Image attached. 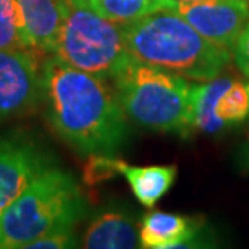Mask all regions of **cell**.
<instances>
[{
  "instance_id": "1",
  "label": "cell",
  "mask_w": 249,
  "mask_h": 249,
  "mask_svg": "<svg viewBox=\"0 0 249 249\" xmlns=\"http://www.w3.org/2000/svg\"><path fill=\"white\" fill-rule=\"evenodd\" d=\"M41 104L53 133L79 156H113L129 139L128 117L112 83L53 53L42 62Z\"/></svg>"
},
{
  "instance_id": "2",
  "label": "cell",
  "mask_w": 249,
  "mask_h": 249,
  "mask_svg": "<svg viewBox=\"0 0 249 249\" xmlns=\"http://www.w3.org/2000/svg\"><path fill=\"white\" fill-rule=\"evenodd\" d=\"M124 46L134 60L193 81L217 78L231 51L207 41L170 8L122 24Z\"/></svg>"
},
{
  "instance_id": "3",
  "label": "cell",
  "mask_w": 249,
  "mask_h": 249,
  "mask_svg": "<svg viewBox=\"0 0 249 249\" xmlns=\"http://www.w3.org/2000/svg\"><path fill=\"white\" fill-rule=\"evenodd\" d=\"M84 211L76 178L63 168L47 167L0 213V249H24L47 231L74 227Z\"/></svg>"
},
{
  "instance_id": "4",
  "label": "cell",
  "mask_w": 249,
  "mask_h": 249,
  "mask_svg": "<svg viewBox=\"0 0 249 249\" xmlns=\"http://www.w3.org/2000/svg\"><path fill=\"white\" fill-rule=\"evenodd\" d=\"M128 120L186 138L193 129L189 79L129 57L110 79Z\"/></svg>"
},
{
  "instance_id": "5",
  "label": "cell",
  "mask_w": 249,
  "mask_h": 249,
  "mask_svg": "<svg viewBox=\"0 0 249 249\" xmlns=\"http://www.w3.org/2000/svg\"><path fill=\"white\" fill-rule=\"evenodd\" d=\"M53 55L108 81L129 58L122 24L104 18L81 0H68Z\"/></svg>"
},
{
  "instance_id": "6",
  "label": "cell",
  "mask_w": 249,
  "mask_h": 249,
  "mask_svg": "<svg viewBox=\"0 0 249 249\" xmlns=\"http://www.w3.org/2000/svg\"><path fill=\"white\" fill-rule=\"evenodd\" d=\"M44 53L33 49L0 51V122L26 117L42 101Z\"/></svg>"
},
{
  "instance_id": "7",
  "label": "cell",
  "mask_w": 249,
  "mask_h": 249,
  "mask_svg": "<svg viewBox=\"0 0 249 249\" xmlns=\"http://www.w3.org/2000/svg\"><path fill=\"white\" fill-rule=\"evenodd\" d=\"M170 10L207 41L231 51L249 21V0H173Z\"/></svg>"
},
{
  "instance_id": "8",
  "label": "cell",
  "mask_w": 249,
  "mask_h": 249,
  "mask_svg": "<svg viewBox=\"0 0 249 249\" xmlns=\"http://www.w3.org/2000/svg\"><path fill=\"white\" fill-rule=\"evenodd\" d=\"M51 167L49 157L24 136H0V213Z\"/></svg>"
},
{
  "instance_id": "9",
  "label": "cell",
  "mask_w": 249,
  "mask_h": 249,
  "mask_svg": "<svg viewBox=\"0 0 249 249\" xmlns=\"http://www.w3.org/2000/svg\"><path fill=\"white\" fill-rule=\"evenodd\" d=\"M28 47L44 55L55 52L68 0H17Z\"/></svg>"
},
{
  "instance_id": "10",
  "label": "cell",
  "mask_w": 249,
  "mask_h": 249,
  "mask_svg": "<svg viewBox=\"0 0 249 249\" xmlns=\"http://www.w3.org/2000/svg\"><path fill=\"white\" fill-rule=\"evenodd\" d=\"M79 246L86 249L139 248V227L122 209H107L97 213L84 228Z\"/></svg>"
},
{
  "instance_id": "11",
  "label": "cell",
  "mask_w": 249,
  "mask_h": 249,
  "mask_svg": "<svg viewBox=\"0 0 249 249\" xmlns=\"http://www.w3.org/2000/svg\"><path fill=\"white\" fill-rule=\"evenodd\" d=\"M199 222L178 213L156 211L139 222V248L172 249L185 248L199 233Z\"/></svg>"
},
{
  "instance_id": "12",
  "label": "cell",
  "mask_w": 249,
  "mask_h": 249,
  "mask_svg": "<svg viewBox=\"0 0 249 249\" xmlns=\"http://www.w3.org/2000/svg\"><path fill=\"white\" fill-rule=\"evenodd\" d=\"M117 170L128 181L134 197L146 207H154L165 196L175 183L178 172L175 165L134 167L122 159H118Z\"/></svg>"
},
{
  "instance_id": "13",
  "label": "cell",
  "mask_w": 249,
  "mask_h": 249,
  "mask_svg": "<svg viewBox=\"0 0 249 249\" xmlns=\"http://www.w3.org/2000/svg\"><path fill=\"white\" fill-rule=\"evenodd\" d=\"M228 78H213L209 81H197L191 88V120L193 129L213 134L227 128L215 113L217 99L227 86Z\"/></svg>"
},
{
  "instance_id": "14",
  "label": "cell",
  "mask_w": 249,
  "mask_h": 249,
  "mask_svg": "<svg viewBox=\"0 0 249 249\" xmlns=\"http://www.w3.org/2000/svg\"><path fill=\"white\" fill-rule=\"evenodd\" d=\"M104 18L126 24L149 13L170 8L173 0H81Z\"/></svg>"
},
{
  "instance_id": "15",
  "label": "cell",
  "mask_w": 249,
  "mask_h": 249,
  "mask_svg": "<svg viewBox=\"0 0 249 249\" xmlns=\"http://www.w3.org/2000/svg\"><path fill=\"white\" fill-rule=\"evenodd\" d=\"M215 113L227 126L245 122L249 117L248 83L233 81V79H230L217 99Z\"/></svg>"
},
{
  "instance_id": "16",
  "label": "cell",
  "mask_w": 249,
  "mask_h": 249,
  "mask_svg": "<svg viewBox=\"0 0 249 249\" xmlns=\"http://www.w3.org/2000/svg\"><path fill=\"white\" fill-rule=\"evenodd\" d=\"M29 49L17 0H0V51Z\"/></svg>"
},
{
  "instance_id": "17",
  "label": "cell",
  "mask_w": 249,
  "mask_h": 249,
  "mask_svg": "<svg viewBox=\"0 0 249 249\" xmlns=\"http://www.w3.org/2000/svg\"><path fill=\"white\" fill-rule=\"evenodd\" d=\"M78 238L74 233V227L55 228L47 231L46 235L36 238L24 249H65V248H76Z\"/></svg>"
},
{
  "instance_id": "18",
  "label": "cell",
  "mask_w": 249,
  "mask_h": 249,
  "mask_svg": "<svg viewBox=\"0 0 249 249\" xmlns=\"http://www.w3.org/2000/svg\"><path fill=\"white\" fill-rule=\"evenodd\" d=\"M233 57H235L238 68L241 70L243 74L249 78V21L246 26L241 29L235 46H233Z\"/></svg>"
},
{
  "instance_id": "19",
  "label": "cell",
  "mask_w": 249,
  "mask_h": 249,
  "mask_svg": "<svg viewBox=\"0 0 249 249\" xmlns=\"http://www.w3.org/2000/svg\"><path fill=\"white\" fill-rule=\"evenodd\" d=\"M177 2H193V0H177Z\"/></svg>"
}]
</instances>
